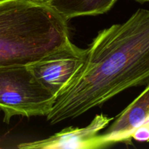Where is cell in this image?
Listing matches in <instances>:
<instances>
[{"mask_svg": "<svg viewBox=\"0 0 149 149\" xmlns=\"http://www.w3.org/2000/svg\"><path fill=\"white\" fill-rule=\"evenodd\" d=\"M149 84V10L100 31L83 63L56 95L51 125L78 117L130 87Z\"/></svg>", "mask_w": 149, "mask_h": 149, "instance_id": "cell-1", "label": "cell"}, {"mask_svg": "<svg viewBox=\"0 0 149 149\" xmlns=\"http://www.w3.org/2000/svg\"><path fill=\"white\" fill-rule=\"evenodd\" d=\"M68 21L47 3L0 0V66L27 65L69 47Z\"/></svg>", "mask_w": 149, "mask_h": 149, "instance_id": "cell-2", "label": "cell"}, {"mask_svg": "<svg viewBox=\"0 0 149 149\" xmlns=\"http://www.w3.org/2000/svg\"><path fill=\"white\" fill-rule=\"evenodd\" d=\"M55 98L27 65L0 66V111L5 123L15 116H47Z\"/></svg>", "mask_w": 149, "mask_h": 149, "instance_id": "cell-3", "label": "cell"}, {"mask_svg": "<svg viewBox=\"0 0 149 149\" xmlns=\"http://www.w3.org/2000/svg\"><path fill=\"white\" fill-rule=\"evenodd\" d=\"M84 54L85 49L72 44L27 66L38 81L56 96L81 65Z\"/></svg>", "mask_w": 149, "mask_h": 149, "instance_id": "cell-4", "label": "cell"}, {"mask_svg": "<svg viewBox=\"0 0 149 149\" xmlns=\"http://www.w3.org/2000/svg\"><path fill=\"white\" fill-rule=\"evenodd\" d=\"M113 117L100 113L96 115L84 127H70L45 139L20 143V149H93L101 148L99 132L107 127Z\"/></svg>", "mask_w": 149, "mask_h": 149, "instance_id": "cell-5", "label": "cell"}, {"mask_svg": "<svg viewBox=\"0 0 149 149\" xmlns=\"http://www.w3.org/2000/svg\"><path fill=\"white\" fill-rule=\"evenodd\" d=\"M149 120V84L126 109L113 118L106 132L98 135L101 148L116 143H130L136 128Z\"/></svg>", "mask_w": 149, "mask_h": 149, "instance_id": "cell-6", "label": "cell"}, {"mask_svg": "<svg viewBox=\"0 0 149 149\" xmlns=\"http://www.w3.org/2000/svg\"><path fill=\"white\" fill-rule=\"evenodd\" d=\"M117 0H50L47 3L67 20L79 16L97 15L110 10Z\"/></svg>", "mask_w": 149, "mask_h": 149, "instance_id": "cell-7", "label": "cell"}, {"mask_svg": "<svg viewBox=\"0 0 149 149\" xmlns=\"http://www.w3.org/2000/svg\"><path fill=\"white\" fill-rule=\"evenodd\" d=\"M132 139L140 142H149V129L146 125H141L134 130Z\"/></svg>", "mask_w": 149, "mask_h": 149, "instance_id": "cell-8", "label": "cell"}, {"mask_svg": "<svg viewBox=\"0 0 149 149\" xmlns=\"http://www.w3.org/2000/svg\"><path fill=\"white\" fill-rule=\"evenodd\" d=\"M135 1H138V2L141 3V4H143L145 2H149V0H134Z\"/></svg>", "mask_w": 149, "mask_h": 149, "instance_id": "cell-9", "label": "cell"}, {"mask_svg": "<svg viewBox=\"0 0 149 149\" xmlns=\"http://www.w3.org/2000/svg\"><path fill=\"white\" fill-rule=\"evenodd\" d=\"M33 1H39V2H42V3H48L50 0H33Z\"/></svg>", "mask_w": 149, "mask_h": 149, "instance_id": "cell-10", "label": "cell"}, {"mask_svg": "<svg viewBox=\"0 0 149 149\" xmlns=\"http://www.w3.org/2000/svg\"><path fill=\"white\" fill-rule=\"evenodd\" d=\"M144 125H146V126H147V127H148V129H149V120H148V122H146V123L144 124Z\"/></svg>", "mask_w": 149, "mask_h": 149, "instance_id": "cell-11", "label": "cell"}]
</instances>
